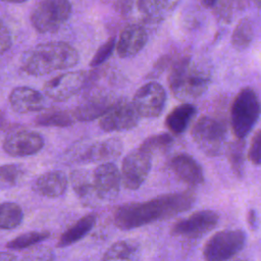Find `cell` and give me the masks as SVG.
<instances>
[{"mask_svg":"<svg viewBox=\"0 0 261 261\" xmlns=\"http://www.w3.org/2000/svg\"><path fill=\"white\" fill-rule=\"evenodd\" d=\"M9 104L17 113H30L43 109L45 99L41 92L25 86L14 88L9 94Z\"/></svg>","mask_w":261,"mask_h":261,"instance_id":"cell-19","label":"cell"},{"mask_svg":"<svg viewBox=\"0 0 261 261\" xmlns=\"http://www.w3.org/2000/svg\"><path fill=\"white\" fill-rule=\"evenodd\" d=\"M7 125V121H6V116L4 114V112H2L0 110V129L4 128Z\"/></svg>","mask_w":261,"mask_h":261,"instance_id":"cell-41","label":"cell"},{"mask_svg":"<svg viewBox=\"0 0 261 261\" xmlns=\"http://www.w3.org/2000/svg\"><path fill=\"white\" fill-rule=\"evenodd\" d=\"M254 3L261 9V0H254Z\"/></svg>","mask_w":261,"mask_h":261,"instance_id":"cell-43","label":"cell"},{"mask_svg":"<svg viewBox=\"0 0 261 261\" xmlns=\"http://www.w3.org/2000/svg\"><path fill=\"white\" fill-rule=\"evenodd\" d=\"M169 168L181 181L191 187H196L204 181L201 165L189 154L180 153L169 161Z\"/></svg>","mask_w":261,"mask_h":261,"instance_id":"cell-17","label":"cell"},{"mask_svg":"<svg viewBox=\"0 0 261 261\" xmlns=\"http://www.w3.org/2000/svg\"><path fill=\"white\" fill-rule=\"evenodd\" d=\"M3 2H7V3H14V4H18V3H23L27 0H2Z\"/></svg>","mask_w":261,"mask_h":261,"instance_id":"cell-42","label":"cell"},{"mask_svg":"<svg viewBox=\"0 0 261 261\" xmlns=\"http://www.w3.org/2000/svg\"><path fill=\"white\" fill-rule=\"evenodd\" d=\"M50 236L48 230H34L18 234L14 239L10 240L6 244V248L9 250H23L32 248L43 241L47 240Z\"/></svg>","mask_w":261,"mask_h":261,"instance_id":"cell-28","label":"cell"},{"mask_svg":"<svg viewBox=\"0 0 261 261\" xmlns=\"http://www.w3.org/2000/svg\"><path fill=\"white\" fill-rule=\"evenodd\" d=\"M217 1H218V0H201L202 5H203L204 7H206V8H211V7H213V6L216 4Z\"/></svg>","mask_w":261,"mask_h":261,"instance_id":"cell-40","label":"cell"},{"mask_svg":"<svg viewBox=\"0 0 261 261\" xmlns=\"http://www.w3.org/2000/svg\"><path fill=\"white\" fill-rule=\"evenodd\" d=\"M152 156L140 147L128 152L121 163V181L128 190H138L151 169Z\"/></svg>","mask_w":261,"mask_h":261,"instance_id":"cell-8","label":"cell"},{"mask_svg":"<svg viewBox=\"0 0 261 261\" xmlns=\"http://www.w3.org/2000/svg\"><path fill=\"white\" fill-rule=\"evenodd\" d=\"M209 70L200 63L182 56L172 61L167 77L168 87L179 100H192L202 95L210 84Z\"/></svg>","mask_w":261,"mask_h":261,"instance_id":"cell-3","label":"cell"},{"mask_svg":"<svg viewBox=\"0 0 261 261\" xmlns=\"http://www.w3.org/2000/svg\"><path fill=\"white\" fill-rule=\"evenodd\" d=\"M86 71H67L47 81L43 87L45 95L54 101H65L77 94L87 84Z\"/></svg>","mask_w":261,"mask_h":261,"instance_id":"cell-10","label":"cell"},{"mask_svg":"<svg viewBox=\"0 0 261 261\" xmlns=\"http://www.w3.org/2000/svg\"><path fill=\"white\" fill-rule=\"evenodd\" d=\"M92 178L98 201L109 202L117 197L121 176L114 163L106 162L99 164L93 170Z\"/></svg>","mask_w":261,"mask_h":261,"instance_id":"cell-14","label":"cell"},{"mask_svg":"<svg viewBox=\"0 0 261 261\" xmlns=\"http://www.w3.org/2000/svg\"><path fill=\"white\" fill-rule=\"evenodd\" d=\"M116 46V40L115 38H109L105 43H103L98 50L96 51V53L94 54L93 58L91 59L90 65L92 67H96L101 65L102 63H104L112 54L114 48Z\"/></svg>","mask_w":261,"mask_h":261,"instance_id":"cell-33","label":"cell"},{"mask_svg":"<svg viewBox=\"0 0 261 261\" xmlns=\"http://www.w3.org/2000/svg\"><path fill=\"white\" fill-rule=\"evenodd\" d=\"M80 61L79 52L66 42H48L24 52L20 64L22 70L35 76L75 66Z\"/></svg>","mask_w":261,"mask_h":261,"instance_id":"cell-2","label":"cell"},{"mask_svg":"<svg viewBox=\"0 0 261 261\" xmlns=\"http://www.w3.org/2000/svg\"><path fill=\"white\" fill-rule=\"evenodd\" d=\"M155 5L164 10L173 9L179 0H153Z\"/></svg>","mask_w":261,"mask_h":261,"instance_id":"cell-37","label":"cell"},{"mask_svg":"<svg viewBox=\"0 0 261 261\" xmlns=\"http://www.w3.org/2000/svg\"><path fill=\"white\" fill-rule=\"evenodd\" d=\"M23 175V169L17 164L0 166V191L12 188L18 184Z\"/></svg>","mask_w":261,"mask_h":261,"instance_id":"cell-31","label":"cell"},{"mask_svg":"<svg viewBox=\"0 0 261 261\" xmlns=\"http://www.w3.org/2000/svg\"><path fill=\"white\" fill-rule=\"evenodd\" d=\"M219 216L212 210H201L179 219L170 229L171 234L184 238H198L210 231L218 223Z\"/></svg>","mask_w":261,"mask_h":261,"instance_id":"cell-12","label":"cell"},{"mask_svg":"<svg viewBox=\"0 0 261 261\" xmlns=\"http://www.w3.org/2000/svg\"><path fill=\"white\" fill-rule=\"evenodd\" d=\"M75 122V119L68 110L62 109H49L41 112L35 118V123L41 126L51 127H66Z\"/></svg>","mask_w":261,"mask_h":261,"instance_id":"cell-25","label":"cell"},{"mask_svg":"<svg viewBox=\"0 0 261 261\" xmlns=\"http://www.w3.org/2000/svg\"><path fill=\"white\" fill-rule=\"evenodd\" d=\"M101 261H140V249L134 241H118L104 253Z\"/></svg>","mask_w":261,"mask_h":261,"instance_id":"cell-24","label":"cell"},{"mask_svg":"<svg viewBox=\"0 0 261 261\" xmlns=\"http://www.w3.org/2000/svg\"><path fill=\"white\" fill-rule=\"evenodd\" d=\"M70 184L73 192L85 205H92L98 201L92 178V172L86 169H76L70 173Z\"/></svg>","mask_w":261,"mask_h":261,"instance_id":"cell-21","label":"cell"},{"mask_svg":"<svg viewBox=\"0 0 261 261\" xmlns=\"http://www.w3.org/2000/svg\"><path fill=\"white\" fill-rule=\"evenodd\" d=\"M247 220H248V224L251 226V228L254 229L256 227V225H257V214H256L255 210L250 209L248 211Z\"/></svg>","mask_w":261,"mask_h":261,"instance_id":"cell-38","label":"cell"},{"mask_svg":"<svg viewBox=\"0 0 261 261\" xmlns=\"http://www.w3.org/2000/svg\"><path fill=\"white\" fill-rule=\"evenodd\" d=\"M123 149L118 138H109L87 147L80 155V160L86 163H106L117 158Z\"/></svg>","mask_w":261,"mask_h":261,"instance_id":"cell-15","label":"cell"},{"mask_svg":"<svg viewBox=\"0 0 261 261\" xmlns=\"http://www.w3.org/2000/svg\"><path fill=\"white\" fill-rule=\"evenodd\" d=\"M248 159L254 165H261V129L257 130L251 140Z\"/></svg>","mask_w":261,"mask_h":261,"instance_id":"cell-34","label":"cell"},{"mask_svg":"<svg viewBox=\"0 0 261 261\" xmlns=\"http://www.w3.org/2000/svg\"><path fill=\"white\" fill-rule=\"evenodd\" d=\"M197 112L191 103H181L175 106L166 116L165 125L172 135L182 134L192 122Z\"/></svg>","mask_w":261,"mask_h":261,"instance_id":"cell-22","label":"cell"},{"mask_svg":"<svg viewBox=\"0 0 261 261\" xmlns=\"http://www.w3.org/2000/svg\"><path fill=\"white\" fill-rule=\"evenodd\" d=\"M225 125L217 118L201 116L192 127V138L208 156H218L224 149Z\"/></svg>","mask_w":261,"mask_h":261,"instance_id":"cell-6","label":"cell"},{"mask_svg":"<svg viewBox=\"0 0 261 261\" xmlns=\"http://www.w3.org/2000/svg\"><path fill=\"white\" fill-rule=\"evenodd\" d=\"M69 0H42L31 12V22L39 33H53L62 27L71 14Z\"/></svg>","mask_w":261,"mask_h":261,"instance_id":"cell-5","label":"cell"},{"mask_svg":"<svg viewBox=\"0 0 261 261\" xmlns=\"http://www.w3.org/2000/svg\"><path fill=\"white\" fill-rule=\"evenodd\" d=\"M225 155L233 173L242 177L245 170V140L237 139L228 143L225 147Z\"/></svg>","mask_w":261,"mask_h":261,"instance_id":"cell-26","label":"cell"},{"mask_svg":"<svg viewBox=\"0 0 261 261\" xmlns=\"http://www.w3.org/2000/svg\"><path fill=\"white\" fill-rule=\"evenodd\" d=\"M113 97L109 95H94L81 102L71 113L79 121H90L97 118H101L116 102Z\"/></svg>","mask_w":261,"mask_h":261,"instance_id":"cell-18","label":"cell"},{"mask_svg":"<svg viewBox=\"0 0 261 261\" xmlns=\"http://www.w3.org/2000/svg\"><path fill=\"white\" fill-rule=\"evenodd\" d=\"M23 220L22 208L14 202L0 204V229H14Z\"/></svg>","mask_w":261,"mask_h":261,"instance_id":"cell-27","label":"cell"},{"mask_svg":"<svg viewBox=\"0 0 261 261\" xmlns=\"http://www.w3.org/2000/svg\"><path fill=\"white\" fill-rule=\"evenodd\" d=\"M12 44L10 32L3 20L0 19V55L4 54Z\"/></svg>","mask_w":261,"mask_h":261,"instance_id":"cell-35","label":"cell"},{"mask_svg":"<svg viewBox=\"0 0 261 261\" xmlns=\"http://www.w3.org/2000/svg\"><path fill=\"white\" fill-rule=\"evenodd\" d=\"M173 143V137L169 133H160L156 135H152L145 139L140 148L150 154L151 156L154 154L165 152L170 148Z\"/></svg>","mask_w":261,"mask_h":261,"instance_id":"cell-30","label":"cell"},{"mask_svg":"<svg viewBox=\"0 0 261 261\" xmlns=\"http://www.w3.org/2000/svg\"><path fill=\"white\" fill-rule=\"evenodd\" d=\"M171 63H172L171 57H170L169 55H163V56L155 63L154 67H153V70H152V73H154V74H156V75H157L158 73H161V72L164 70V68H166L168 65L170 66Z\"/></svg>","mask_w":261,"mask_h":261,"instance_id":"cell-36","label":"cell"},{"mask_svg":"<svg viewBox=\"0 0 261 261\" xmlns=\"http://www.w3.org/2000/svg\"><path fill=\"white\" fill-rule=\"evenodd\" d=\"M196 194L182 191L157 196L143 202L125 203L115 208L112 219L120 229H133L173 217L193 207Z\"/></svg>","mask_w":261,"mask_h":261,"instance_id":"cell-1","label":"cell"},{"mask_svg":"<svg viewBox=\"0 0 261 261\" xmlns=\"http://www.w3.org/2000/svg\"><path fill=\"white\" fill-rule=\"evenodd\" d=\"M254 38L252 22L248 18L241 19L236 25L231 35V45L236 50L242 51L247 49Z\"/></svg>","mask_w":261,"mask_h":261,"instance_id":"cell-29","label":"cell"},{"mask_svg":"<svg viewBox=\"0 0 261 261\" xmlns=\"http://www.w3.org/2000/svg\"><path fill=\"white\" fill-rule=\"evenodd\" d=\"M44 145L45 141L41 134L28 129H15L5 137L2 148L12 157H27L40 152Z\"/></svg>","mask_w":261,"mask_h":261,"instance_id":"cell-11","label":"cell"},{"mask_svg":"<svg viewBox=\"0 0 261 261\" xmlns=\"http://www.w3.org/2000/svg\"><path fill=\"white\" fill-rule=\"evenodd\" d=\"M246 244L242 229H226L214 233L204 245L205 261H227L241 252Z\"/></svg>","mask_w":261,"mask_h":261,"instance_id":"cell-7","label":"cell"},{"mask_svg":"<svg viewBox=\"0 0 261 261\" xmlns=\"http://www.w3.org/2000/svg\"><path fill=\"white\" fill-rule=\"evenodd\" d=\"M261 105L256 92L243 88L234 97L230 107V126L236 139H245L258 121Z\"/></svg>","mask_w":261,"mask_h":261,"instance_id":"cell-4","label":"cell"},{"mask_svg":"<svg viewBox=\"0 0 261 261\" xmlns=\"http://www.w3.org/2000/svg\"><path fill=\"white\" fill-rule=\"evenodd\" d=\"M166 92L156 83L149 82L140 87L134 95L133 105L141 117L154 118L159 116L165 106Z\"/></svg>","mask_w":261,"mask_h":261,"instance_id":"cell-9","label":"cell"},{"mask_svg":"<svg viewBox=\"0 0 261 261\" xmlns=\"http://www.w3.org/2000/svg\"><path fill=\"white\" fill-rule=\"evenodd\" d=\"M96 220L97 217L94 213H89L81 217L65 231H63L58 240L57 246L59 248H64L81 241L92 230L96 224Z\"/></svg>","mask_w":261,"mask_h":261,"instance_id":"cell-23","label":"cell"},{"mask_svg":"<svg viewBox=\"0 0 261 261\" xmlns=\"http://www.w3.org/2000/svg\"><path fill=\"white\" fill-rule=\"evenodd\" d=\"M148 35L146 30L139 24L125 27L116 42V52L121 58H129L137 55L146 45Z\"/></svg>","mask_w":261,"mask_h":261,"instance_id":"cell-16","label":"cell"},{"mask_svg":"<svg viewBox=\"0 0 261 261\" xmlns=\"http://www.w3.org/2000/svg\"><path fill=\"white\" fill-rule=\"evenodd\" d=\"M68 179L61 170H51L40 174L33 182V191L46 198H57L64 194Z\"/></svg>","mask_w":261,"mask_h":261,"instance_id":"cell-20","label":"cell"},{"mask_svg":"<svg viewBox=\"0 0 261 261\" xmlns=\"http://www.w3.org/2000/svg\"><path fill=\"white\" fill-rule=\"evenodd\" d=\"M15 256L9 252H0V261H14Z\"/></svg>","mask_w":261,"mask_h":261,"instance_id":"cell-39","label":"cell"},{"mask_svg":"<svg viewBox=\"0 0 261 261\" xmlns=\"http://www.w3.org/2000/svg\"><path fill=\"white\" fill-rule=\"evenodd\" d=\"M140 114L132 102L116 101L115 104L100 118L99 125L104 132H121L135 127L140 120Z\"/></svg>","mask_w":261,"mask_h":261,"instance_id":"cell-13","label":"cell"},{"mask_svg":"<svg viewBox=\"0 0 261 261\" xmlns=\"http://www.w3.org/2000/svg\"><path fill=\"white\" fill-rule=\"evenodd\" d=\"M54 252L50 247L36 245L29 248L27 253L21 257V261H54Z\"/></svg>","mask_w":261,"mask_h":261,"instance_id":"cell-32","label":"cell"}]
</instances>
